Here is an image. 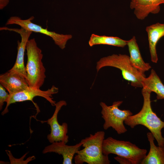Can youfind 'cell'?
<instances>
[{
	"mask_svg": "<svg viewBox=\"0 0 164 164\" xmlns=\"http://www.w3.org/2000/svg\"><path fill=\"white\" fill-rule=\"evenodd\" d=\"M151 92L142 88V94L143 103L141 110L137 114L128 117L124 123L133 128L138 125L146 127L153 135L158 146L164 147V137L161 133L164 128V121H162L152 110L150 99Z\"/></svg>",
	"mask_w": 164,
	"mask_h": 164,
	"instance_id": "obj_1",
	"label": "cell"
},
{
	"mask_svg": "<svg viewBox=\"0 0 164 164\" xmlns=\"http://www.w3.org/2000/svg\"><path fill=\"white\" fill-rule=\"evenodd\" d=\"M105 132L99 131L82 139L83 148L79 150L74 157L76 164H109L108 156L104 154L102 145L104 139Z\"/></svg>",
	"mask_w": 164,
	"mask_h": 164,
	"instance_id": "obj_2",
	"label": "cell"
},
{
	"mask_svg": "<svg viewBox=\"0 0 164 164\" xmlns=\"http://www.w3.org/2000/svg\"><path fill=\"white\" fill-rule=\"evenodd\" d=\"M26 50L27 58L25 66L26 81L29 86L40 88L46 77V69L42 61L43 55L42 50L34 38L28 40Z\"/></svg>",
	"mask_w": 164,
	"mask_h": 164,
	"instance_id": "obj_3",
	"label": "cell"
},
{
	"mask_svg": "<svg viewBox=\"0 0 164 164\" xmlns=\"http://www.w3.org/2000/svg\"><path fill=\"white\" fill-rule=\"evenodd\" d=\"M105 67H113L120 69L123 78L130 82L132 86L142 87V81L145 76L144 73H141L132 65L128 56L113 54L101 58L96 63L97 72Z\"/></svg>",
	"mask_w": 164,
	"mask_h": 164,
	"instance_id": "obj_4",
	"label": "cell"
},
{
	"mask_svg": "<svg viewBox=\"0 0 164 164\" xmlns=\"http://www.w3.org/2000/svg\"><path fill=\"white\" fill-rule=\"evenodd\" d=\"M102 149L104 154L108 156L113 154L124 157L131 164H140L147 152L146 149H141L129 141L118 140L111 137L104 139Z\"/></svg>",
	"mask_w": 164,
	"mask_h": 164,
	"instance_id": "obj_5",
	"label": "cell"
},
{
	"mask_svg": "<svg viewBox=\"0 0 164 164\" xmlns=\"http://www.w3.org/2000/svg\"><path fill=\"white\" fill-rule=\"evenodd\" d=\"M122 103V101H114L111 106L107 105L104 102L100 103L102 117L104 121L103 125L104 130L111 127L118 134L124 133L127 131L124 122L133 114L129 110H121L119 108Z\"/></svg>",
	"mask_w": 164,
	"mask_h": 164,
	"instance_id": "obj_6",
	"label": "cell"
},
{
	"mask_svg": "<svg viewBox=\"0 0 164 164\" xmlns=\"http://www.w3.org/2000/svg\"><path fill=\"white\" fill-rule=\"evenodd\" d=\"M58 88L54 85L46 91H42L40 88L28 86L25 90L16 93L9 94L6 101V105L4 110L1 113L4 115L9 112L8 108L11 104L17 102H22L26 101H31L36 108L37 111H39V107L33 101V99L36 97H43L49 101L51 105L55 106L56 101L53 100V95L57 93Z\"/></svg>",
	"mask_w": 164,
	"mask_h": 164,
	"instance_id": "obj_7",
	"label": "cell"
},
{
	"mask_svg": "<svg viewBox=\"0 0 164 164\" xmlns=\"http://www.w3.org/2000/svg\"><path fill=\"white\" fill-rule=\"evenodd\" d=\"M34 18L33 16H31L27 19H23L18 16H12L7 20L6 25H17L27 31L43 34L50 37L61 49L63 50L65 48L67 41L72 38L71 35L60 34L49 31L47 28H44L32 22V21Z\"/></svg>",
	"mask_w": 164,
	"mask_h": 164,
	"instance_id": "obj_8",
	"label": "cell"
},
{
	"mask_svg": "<svg viewBox=\"0 0 164 164\" xmlns=\"http://www.w3.org/2000/svg\"><path fill=\"white\" fill-rule=\"evenodd\" d=\"M67 105L66 102L64 100H61L56 102L55 110L53 115L47 121H45L50 127V132L47 135V139L51 143L60 141L67 143L69 141V136L67 135L68 124L64 122L62 125H60L57 119L58 113L61 108Z\"/></svg>",
	"mask_w": 164,
	"mask_h": 164,
	"instance_id": "obj_9",
	"label": "cell"
},
{
	"mask_svg": "<svg viewBox=\"0 0 164 164\" xmlns=\"http://www.w3.org/2000/svg\"><path fill=\"white\" fill-rule=\"evenodd\" d=\"M0 30H8L14 32L19 34L21 37V41H17V53L15 63L12 68L9 71L18 73L26 79L27 74L24 62V56L27 43L32 32L21 28L20 29L10 28L6 26L0 28Z\"/></svg>",
	"mask_w": 164,
	"mask_h": 164,
	"instance_id": "obj_10",
	"label": "cell"
},
{
	"mask_svg": "<svg viewBox=\"0 0 164 164\" xmlns=\"http://www.w3.org/2000/svg\"><path fill=\"white\" fill-rule=\"evenodd\" d=\"M162 4L164 5V0H131L130 7L136 17L143 20L150 13H158Z\"/></svg>",
	"mask_w": 164,
	"mask_h": 164,
	"instance_id": "obj_11",
	"label": "cell"
},
{
	"mask_svg": "<svg viewBox=\"0 0 164 164\" xmlns=\"http://www.w3.org/2000/svg\"><path fill=\"white\" fill-rule=\"evenodd\" d=\"M60 141L54 142L46 146L42 151L43 154L54 152L61 155L63 158V164H72L75 155L80 149L82 143L80 142L73 145H66Z\"/></svg>",
	"mask_w": 164,
	"mask_h": 164,
	"instance_id": "obj_12",
	"label": "cell"
},
{
	"mask_svg": "<svg viewBox=\"0 0 164 164\" xmlns=\"http://www.w3.org/2000/svg\"><path fill=\"white\" fill-rule=\"evenodd\" d=\"M0 83L9 94L22 91L29 86L26 78L22 75L9 71L0 75Z\"/></svg>",
	"mask_w": 164,
	"mask_h": 164,
	"instance_id": "obj_13",
	"label": "cell"
},
{
	"mask_svg": "<svg viewBox=\"0 0 164 164\" xmlns=\"http://www.w3.org/2000/svg\"><path fill=\"white\" fill-rule=\"evenodd\" d=\"M145 31L148 36L151 61L157 63L158 59L156 46L159 40L164 36V23L157 22L148 26L146 27Z\"/></svg>",
	"mask_w": 164,
	"mask_h": 164,
	"instance_id": "obj_14",
	"label": "cell"
},
{
	"mask_svg": "<svg viewBox=\"0 0 164 164\" xmlns=\"http://www.w3.org/2000/svg\"><path fill=\"white\" fill-rule=\"evenodd\" d=\"M127 45L130 54V61L135 69L144 73L151 68V67L149 64L145 62L143 60L135 36L128 40Z\"/></svg>",
	"mask_w": 164,
	"mask_h": 164,
	"instance_id": "obj_15",
	"label": "cell"
},
{
	"mask_svg": "<svg viewBox=\"0 0 164 164\" xmlns=\"http://www.w3.org/2000/svg\"><path fill=\"white\" fill-rule=\"evenodd\" d=\"M150 148L149 153L142 160L141 164H164V147L156 146L155 138L151 132L147 134Z\"/></svg>",
	"mask_w": 164,
	"mask_h": 164,
	"instance_id": "obj_16",
	"label": "cell"
},
{
	"mask_svg": "<svg viewBox=\"0 0 164 164\" xmlns=\"http://www.w3.org/2000/svg\"><path fill=\"white\" fill-rule=\"evenodd\" d=\"M142 83L143 88L156 94L157 99H164V85L153 69L148 77L143 79Z\"/></svg>",
	"mask_w": 164,
	"mask_h": 164,
	"instance_id": "obj_17",
	"label": "cell"
},
{
	"mask_svg": "<svg viewBox=\"0 0 164 164\" xmlns=\"http://www.w3.org/2000/svg\"><path fill=\"white\" fill-rule=\"evenodd\" d=\"M128 40H123L119 37L91 34L88 42L89 46L92 47L97 45H107L121 47L127 45Z\"/></svg>",
	"mask_w": 164,
	"mask_h": 164,
	"instance_id": "obj_18",
	"label": "cell"
},
{
	"mask_svg": "<svg viewBox=\"0 0 164 164\" xmlns=\"http://www.w3.org/2000/svg\"><path fill=\"white\" fill-rule=\"evenodd\" d=\"M6 152L9 157L10 163L11 164H27L29 162L35 159L34 156L29 157L26 160H24V158L26 156L28 153H26L22 156L21 158L16 159L12 155L11 151L9 150H6Z\"/></svg>",
	"mask_w": 164,
	"mask_h": 164,
	"instance_id": "obj_19",
	"label": "cell"
},
{
	"mask_svg": "<svg viewBox=\"0 0 164 164\" xmlns=\"http://www.w3.org/2000/svg\"><path fill=\"white\" fill-rule=\"evenodd\" d=\"M9 96V94L6 91V89L0 84V110L2 109L5 102H6Z\"/></svg>",
	"mask_w": 164,
	"mask_h": 164,
	"instance_id": "obj_20",
	"label": "cell"
},
{
	"mask_svg": "<svg viewBox=\"0 0 164 164\" xmlns=\"http://www.w3.org/2000/svg\"><path fill=\"white\" fill-rule=\"evenodd\" d=\"M114 159L120 164H131L130 162L124 157L117 155Z\"/></svg>",
	"mask_w": 164,
	"mask_h": 164,
	"instance_id": "obj_21",
	"label": "cell"
},
{
	"mask_svg": "<svg viewBox=\"0 0 164 164\" xmlns=\"http://www.w3.org/2000/svg\"><path fill=\"white\" fill-rule=\"evenodd\" d=\"M9 0H0V9L2 10L8 5Z\"/></svg>",
	"mask_w": 164,
	"mask_h": 164,
	"instance_id": "obj_22",
	"label": "cell"
}]
</instances>
